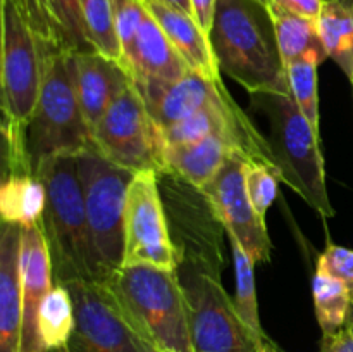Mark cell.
<instances>
[{"instance_id":"obj_24","label":"cell","mask_w":353,"mask_h":352,"mask_svg":"<svg viewBox=\"0 0 353 352\" xmlns=\"http://www.w3.org/2000/svg\"><path fill=\"white\" fill-rule=\"evenodd\" d=\"M74 330V302L65 285L54 283L40 309V335L47 352H59L68 345Z\"/></svg>"},{"instance_id":"obj_12","label":"cell","mask_w":353,"mask_h":352,"mask_svg":"<svg viewBox=\"0 0 353 352\" xmlns=\"http://www.w3.org/2000/svg\"><path fill=\"white\" fill-rule=\"evenodd\" d=\"M245 159L252 157L245 154L233 155L199 193L205 199L210 214L224 228L228 237L240 242L257 264L271 261L272 242L265 219L255 213L248 199L243 182Z\"/></svg>"},{"instance_id":"obj_40","label":"cell","mask_w":353,"mask_h":352,"mask_svg":"<svg viewBox=\"0 0 353 352\" xmlns=\"http://www.w3.org/2000/svg\"><path fill=\"white\" fill-rule=\"evenodd\" d=\"M350 330H352V331H353V328H350Z\"/></svg>"},{"instance_id":"obj_1","label":"cell","mask_w":353,"mask_h":352,"mask_svg":"<svg viewBox=\"0 0 353 352\" xmlns=\"http://www.w3.org/2000/svg\"><path fill=\"white\" fill-rule=\"evenodd\" d=\"M209 38L221 72L248 93H290L274 23L265 3L217 0Z\"/></svg>"},{"instance_id":"obj_7","label":"cell","mask_w":353,"mask_h":352,"mask_svg":"<svg viewBox=\"0 0 353 352\" xmlns=\"http://www.w3.org/2000/svg\"><path fill=\"white\" fill-rule=\"evenodd\" d=\"M76 161L103 282L124 264V209L134 173L110 162L95 147L79 152Z\"/></svg>"},{"instance_id":"obj_13","label":"cell","mask_w":353,"mask_h":352,"mask_svg":"<svg viewBox=\"0 0 353 352\" xmlns=\"http://www.w3.org/2000/svg\"><path fill=\"white\" fill-rule=\"evenodd\" d=\"M134 86L161 128L185 119L230 95L223 79L212 81L195 71H188L176 81H134Z\"/></svg>"},{"instance_id":"obj_32","label":"cell","mask_w":353,"mask_h":352,"mask_svg":"<svg viewBox=\"0 0 353 352\" xmlns=\"http://www.w3.org/2000/svg\"><path fill=\"white\" fill-rule=\"evenodd\" d=\"M317 275L336 278L353 286V251L336 244H327L316 262Z\"/></svg>"},{"instance_id":"obj_23","label":"cell","mask_w":353,"mask_h":352,"mask_svg":"<svg viewBox=\"0 0 353 352\" xmlns=\"http://www.w3.org/2000/svg\"><path fill=\"white\" fill-rule=\"evenodd\" d=\"M231 242V254H233L234 262V282H236V292H234V306H236L238 314L252 330V333L259 338L264 345L272 349H278L279 345L265 333L264 326L261 323V314H259L257 302V286H255V261L248 255L234 238Z\"/></svg>"},{"instance_id":"obj_30","label":"cell","mask_w":353,"mask_h":352,"mask_svg":"<svg viewBox=\"0 0 353 352\" xmlns=\"http://www.w3.org/2000/svg\"><path fill=\"white\" fill-rule=\"evenodd\" d=\"M14 3L21 10L26 23L30 24V28L43 47L68 52L64 47V41H62L61 31L55 24L48 0H14Z\"/></svg>"},{"instance_id":"obj_8","label":"cell","mask_w":353,"mask_h":352,"mask_svg":"<svg viewBox=\"0 0 353 352\" xmlns=\"http://www.w3.org/2000/svg\"><path fill=\"white\" fill-rule=\"evenodd\" d=\"M93 147L131 173L165 175V140L134 81L117 97L93 131Z\"/></svg>"},{"instance_id":"obj_38","label":"cell","mask_w":353,"mask_h":352,"mask_svg":"<svg viewBox=\"0 0 353 352\" xmlns=\"http://www.w3.org/2000/svg\"><path fill=\"white\" fill-rule=\"evenodd\" d=\"M259 2H262V3H265V6H268V2H269V0H259Z\"/></svg>"},{"instance_id":"obj_39","label":"cell","mask_w":353,"mask_h":352,"mask_svg":"<svg viewBox=\"0 0 353 352\" xmlns=\"http://www.w3.org/2000/svg\"><path fill=\"white\" fill-rule=\"evenodd\" d=\"M350 85H352V92H353V81H352V83H350Z\"/></svg>"},{"instance_id":"obj_3","label":"cell","mask_w":353,"mask_h":352,"mask_svg":"<svg viewBox=\"0 0 353 352\" xmlns=\"http://www.w3.org/2000/svg\"><path fill=\"white\" fill-rule=\"evenodd\" d=\"M102 283L128 323L155 352H195L178 271L131 264Z\"/></svg>"},{"instance_id":"obj_18","label":"cell","mask_w":353,"mask_h":352,"mask_svg":"<svg viewBox=\"0 0 353 352\" xmlns=\"http://www.w3.org/2000/svg\"><path fill=\"white\" fill-rule=\"evenodd\" d=\"M236 154L248 155V152L224 135H212L195 144L168 145L165 175L176 176L200 192Z\"/></svg>"},{"instance_id":"obj_4","label":"cell","mask_w":353,"mask_h":352,"mask_svg":"<svg viewBox=\"0 0 353 352\" xmlns=\"http://www.w3.org/2000/svg\"><path fill=\"white\" fill-rule=\"evenodd\" d=\"M250 104L268 119L265 138L281 182L324 219L333 217L319 131L303 116L290 93H250Z\"/></svg>"},{"instance_id":"obj_5","label":"cell","mask_w":353,"mask_h":352,"mask_svg":"<svg viewBox=\"0 0 353 352\" xmlns=\"http://www.w3.org/2000/svg\"><path fill=\"white\" fill-rule=\"evenodd\" d=\"M28 162L37 175L41 162L93 147L74 86L72 52L43 47V76L37 106L23 126Z\"/></svg>"},{"instance_id":"obj_33","label":"cell","mask_w":353,"mask_h":352,"mask_svg":"<svg viewBox=\"0 0 353 352\" xmlns=\"http://www.w3.org/2000/svg\"><path fill=\"white\" fill-rule=\"evenodd\" d=\"M269 2L276 3L288 12L296 14V16L314 21V23H317L324 6V0H269Z\"/></svg>"},{"instance_id":"obj_20","label":"cell","mask_w":353,"mask_h":352,"mask_svg":"<svg viewBox=\"0 0 353 352\" xmlns=\"http://www.w3.org/2000/svg\"><path fill=\"white\" fill-rule=\"evenodd\" d=\"M47 206V190L37 175H3L0 185L2 223L21 228L40 226Z\"/></svg>"},{"instance_id":"obj_17","label":"cell","mask_w":353,"mask_h":352,"mask_svg":"<svg viewBox=\"0 0 353 352\" xmlns=\"http://www.w3.org/2000/svg\"><path fill=\"white\" fill-rule=\"evenodd\" d=\"M141 2L148 14L157 21L176 50L181 54L188 68L212 81H221V69L210 45L209 33L200 28L195 17L161 0H141Z\"/></svg>"},{"instance_id":"obj_27","label":"cell","mask_w":353,"mask_h":352,"mask_svg":"<svg viewBox=\"0 0 353 352\" xmlns=\"http://www.w3.org/2000/svg\"><path fill=\"white\" fill-rule=\"evenodd\" d=\"M327 59V55L312 54L290 62L286 66V78H288L290 93L296 102L303 116L310 121L314 128L319 131V76L317 69Z\"/></svg>"},{"instance_id":"obj_37","label":"cell","mask_w":353,"mask_h":352,"mask_svg":"<svg viewBox=\"0 0 353 352\" xmlns=\"http://www.w3.org/2000/svg\"><path fill=\"white\" fill-rule=\"evenodd\" d=\"M345 328H353V286L350 289V311H348L347 326Z\"/></svg>"},{"instance_id":"obj_14","label":"cell","mask_w":353,"mask_h":352,"mask_svg":"<svg viewBox=\"0 0 353 352\" xmlns=\"http://www.w3.org/2000/svg\"><path fill=\"white\" fill-rule=\"evenodd\" d=\"M21 280H23V328L21 352H47L40 335V309L54 286L50 255L40 226L23 228L21 242Z\"/></svg>"},{"instance_id":"obj_34","label":"cell","mask_w":353,"mask_h":352,"mask_svg":"<svg viewBox=\"0 0 353 352\" xmlns=\"http://www.w3.org/2000/svg\"><path fill=\"white\" fill-rule=\"evenodd\" d=\"M216 3L217 0H192L193 17L200 24L205 33H210L214 24V16H216Z\"/></svg>"},{"instance_id":"obj_15","label":"cell","mask_w":353,"mask_h":352,"mask_svg":"<svg viewBox=\"0 0 353 352\" xmlns=\"http://www.w3.org/2000/svg\"><path fill=\"white\" fill-rule=\"evenodd\" d=\"M72 69L83 117L93 138L102 117L133 78L123 64L99 52H72Z\"/></svg>"},{"instance_id":"obj_22","label":"cell","mask_w":353,"mask_h":352,"mask_svg":"<svg viewBox=\"0 0 353 352\" xmlns=\"http://www.w3.org/2000/svg\"><path fill=\"white\" fill-rule=\"evenodd\" d=\"M268 9L274 23L276 40H278L279 54L285 62V68L290 62L305 57L312 52L327 55L321 41L319 31H317V23L288 12L272 2L268 3Z\"/></svg>"},{"instance_id":"obj_35","label":"cell","mask_w":353,"mask_h":352,"mask_svg":"<svg viewBox=\"0 0 353 352\" xmlns=\"http://www.w3.org/2000/svg\"><path fill=\"white\" fill-rule=\"evenodd\" d=\"M321 352H353V331L343 328L333 337L323 338Z\"/></svg>"},{"instance_id":"obj_11","label":"cell","mask_w":353,"mask_h":352,"mask_svg":"<svg viewBox=\"0 0 353 352\" xmlns=\"http://www.w3.org/2000/svg\"><path fill=\"white\" fill-rule=\"evenodd\" d=\"M74 302V330L59 352H155L134 331L102 282L65 285Z\"/></svg>"},{"instance_id":"obj_10","label":"cell","mask_w":353,"mask_h":352,"mask_svg":"<svg viewBox=\"0 0 353 352\" xmlns=\"http://www.w3.org/2000/svg\"><path fill=\"white\" fill-rule=\"evenodd\" d=\"M148 264L178 271L181 252L171 238L154 171L134 173L124 209V264Z\"/></svg>"},{"instance_id":"obj_31","label":"cell","mask_w":353,"mask_h":352,"mask_svg":"<svg viewBox=\"0 0 353 352\" xmlns=\"http://www.w3.org/2000/svg\"><path fill=\"white\" fill-rule=\"evenodd\" d=\"M114 9H116V26L121 48H123L124 64L130 72V61L131 55H133L134 41H137V35L140 31L141 23H143L147 9H145L141 0H114Z\"/></svg>"},{"instance_id":"obj_21","label":"cell","mask_w":353,"mask_h":352,"mask_svg":"<svg viewBox=\"0 0 353 352\" xmlns=\"http://www.w3.org/2000/svg\"><path fill=\"white\" fill-rule=\"evenodd\" d=\"M317 31L327 57L353 81V7L345 0H324Z\"/></svg>"},{"instance_id":"obj_36","label":"cell","mask_w":353,"mask_h":352,"mask_svg":"<svg viewBox=\"0 0 353 352\" xmlns=\"http://www.w3.org/2000/svg\"><path fill=\"white\" fill-rule=\"evenodd\" d=\"M161 2L168 3V6L174 7V9H178V10H181V12L190 14V16H193L192 0H161Z\"/></svg>"},{"instance_id":"obj_29","label":"cell","mask_w":353,"mask_h":352,"mask_svg":"<svg viewBox=\"0 0 353 352\" xmlns=\"http://www.w3.org/2000/svg\"><path fill=\"white\" fill-rule=\"evenodd\" d=\"M68 52H97L86 37L79 0H48Z\"/></svg>"},{"instance_id":"obj_26","label":"cell","mask_w":353,"mask_h":352,"mask_svg":"<svg viewBox=\"0 0 353 352\" xmlns=\"http://www.w3.org/2000/svg\"><path fill=\"white\" fill-rule=\"evenodd\" d=\"M312 299L323 338L333 337L347 326L350 311V286L336 278L314 275Z\"/></svg>"},{"instance_id":"obj_16","label":"cell","mask_w":353,"mask_h":352,"mask_svg":"<svg viewBox=\"0 0 353 352\" xmlns=\"http://www.w3.org/2000/svg\"><path fill=\"white\" fill-rule=\"evenodd\" d=\"M23 228L2 223L0 233V352H21L23 280H21Z\"/></svg>"},{"instance_id":"obj_19","label":"cell","mask_w":353,"mask_h":352,"mask_svg":"<svg viewBox=\"0 0 353 352\" xmlns=\"http://www.w3.org/2000/svg\"><path fill=\"white\" fill-rule=\"evenodd\" d=\"M188 71L185 59L147 10L130 61L133 81H176Z\"/></svg>"},{"instance_id":"obj_28","label":"cell","mask_w":353,"mask_h":352,"mask_svg":"<svg viewBox=\"0 0 353 352\" xmlns=\"http://www.w3.org/2000/svg\"><path fill=\"white\" fill-rule=\"evenodd\" d=\"M243 182L255 213L262 219H265V214L269 207L274 204L279 192L281 175L278 168L272 162L262 161V159H245Z\"/></svg>"},{"instance_id":"obj_9","label":"cell","mask_w":353,"mask_h":352,"mask_svg":"<svg viewBox=\"0 0 353 352\" xmlns=\"http://www.w3.org/2000/svg\"><path fill=\"white\" fill-rule=\"evenodd\" d=\"M43 76V45L14 0H2L0 93L2 121L26 124L37 106Z\"/></svg>"},{"instance_id":"obj_2","label":"cell","mask_w":353,"mask_h":352,"mask_svg":"<svg viewBox=\"0 0 353 352\" xmlns=\"http://www.w3.org/2000/svg\"><path fill=\"white\" fill-rule=\"evenodd\" d=\"M37 176L47 190V206L40 230L47 242L54 283L68 285L76 280L102 282L76 155L61 154L48 157L41 162Z\"/></svg>"},{"instance_id":"obj_25","label":"cell","mask_w":353,"mask_h":352,"mask_svg":"<svg viewBox=\"0 0 353 352\" xmlns=\"http://www.w3.org/2000/svg\"><path fill=\"white\" fill-rule=\"evenodd\" d=\"M79 9H81L83 26L92 47L99 54L126 68L119 35H117L114 0H79Z\"/></svg>"},{"instance_id":"obj_6","label":"cell","mask_w":353,"mask_h":352,"mask_svg":"<svg viewBox=\"0 0 353 352\" xmlns=\"http://www.w3.org/2000/svg\"><path fill=\"white\" fill-rule=\"evenodd\" d=\"M179 264L195 352H285L262 344L238 314L216 268L205 259Z\"/></svg>"}]
</instances>
